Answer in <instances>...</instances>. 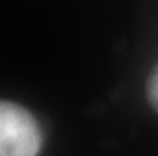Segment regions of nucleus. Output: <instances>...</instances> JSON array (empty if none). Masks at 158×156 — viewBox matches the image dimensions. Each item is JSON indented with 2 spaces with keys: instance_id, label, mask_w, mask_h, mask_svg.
Wrapping results in <instances>:
<instances>
[{
  "instance_id": "1",
  "label": "nucleus",
  "mask_w": 158,
  "mask_h": 156,
  "mask_svg": "<svg viewBox=\"0 0 158 156\" xmlns=\"http://www.w3.org/2000/svg\"><path fill=\"white\" fill-rule=\"evenodd\" d=\"M40 148L42 132L32 113L0 100V156H37Z\"/></svg>"
},
{
  "instance_id": "2",
  "label": "nucleus",
  "mask_w": 158,
  "mask_h": 156,
  "mask_svg": "<svg viewBox=\"0 0 158 156\" xmlns=\"http://www.w3.org/2000/svg\"><path fill=\"white\" fill-rule=\"evenodd\" d=\"M147 99L150 105L158 112V64L153 67L147 80Z\"/></svg>"
}]
</instances>
